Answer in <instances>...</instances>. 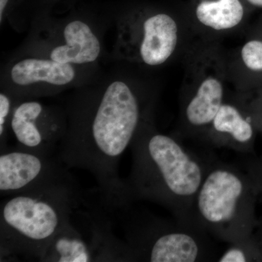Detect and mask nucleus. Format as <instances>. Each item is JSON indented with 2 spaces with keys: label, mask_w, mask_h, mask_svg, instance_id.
I'll return each mask as SVG.
<instances>
[{
  "label": "nucleus",
  "mask_w": 262,
  "mask_h": 262,
  "mask_svg": "<svg viewBox=\"0 0 262 262\" xmlns=\"http://www.w3.org/2000/svg\"><path fill=\"white\" fill-rule=\"evenodd\" d=\"M23 0H0V24L3 26L5 20L11 16Z\"/></svg>",
  "instance_id": "obj_19"
},
{
  "label": "nucleus",
  "mask_w": 262,
  "mask_h": 262,
  "mask_svg": "<svg viewBox=\"0 0 262 262\" xmlns=\"http://www.w3.org/2000/svg\"><path fill=\"white\" fill-rule=\"evenodd\" d=\"M61 160L15 148L0 155V192L10 196L56 189L77 188Z\"/></svg>",
  "instance_id": "obj_10"
},
{
  "label": "nucleus",
  "mask_w": 262,
  "mask_h": 262,
  "mask_svg": "<svg viewBox=\"0 0 262 262\" xmlns=\"http://www.w3.org/2000/svg\"><path fill=\"white\" fill-rule=\"evenodd\" d=\"M226 58L228 78L238 92L262 87V18L253 26L235 54Z\"/></svg>",
  "instance_id": "obj_14"
},
{
  "label": "nucleus",
  "mask_w": 262,
  "mask_h": 262,
  "mask_svg": "<svg viewBox=\"0 0 262 262\" xmlns=\"http://www.w3.org/2000/svg\"><path fill=\"white\" fill-rule=\"evenodd\" d=\"M258 192L247 173L210 159L193 203L191 225L229 244L247 238L256 226Z\"/></svg>",
  "instance_id": "obj_4"
},
{
  "label": "nucleus",
  "mask_w": 262,
  "mask_h": 262,
  "mask_svg": "<svg viewBox=\"0 0 262 262\" xmlns=\"http://www.w3.org/2000/svg\"><path fill=\"white\" fill-rule=\"evenodd\" d=\"M243 167L257 188L258 192H262V160H244Z\"/></svg>",
  "instance_id": "obj_18"
},
{
  "label": "nucleus",
  "mask_w": 262,
  "mask_h": 262,
  "mask_svg": "<svg viewBox=\"0 0 262 262\" xmlns=\"http://www.w3.org/2000/svg\"><path fill=\"white\" fill-rule=\"evenodd\" d=\"M187 29L173 13L162 8L137 7L116 20L113 56L119 61L160 67L182 50Z\"/></svg>",
  "instance_id": "obj_6"
},
{
  "label": "nucleus",
  "mask_w": 262,
  "mask_h": 262,
  "mask_svg": "<svg viewBox=\"0 0 262 262\" xmlns=\"http://www.w3.org/2000/svg\"><path fill=\"white\" fill-rule=\"evenodd\" d=\"M125 223V238L135 261H217L211 236L194 226L151 214H131Z\"/></svg>",
  "instance_id": "obj_7"
},
{
  "label": "nucleus",
  "mask_w": 262,
  "mask_h": 262,
  "mask_svg": "<svg viewBox=\"0 0 262 262\" xmlns=\"http://www.w3.org/2000/svg\"><path fill=\"white\" fill-rule=\"evenodd\" d=\"M39 261H95V254L91 241L70 222L53 237Z\"/></svg>",
  "instance_id": "obj_15"
},
{
  "label": "nucleus",
  "mask_w": 262,
  "mask_h": 262,
  "mask_svg": "<svg viewBox=\"0 0 262 262\" xmlns=\"http://www.w3.org/2000/svg\"><path fill=\"white\" fill-rule=\"evenodd\" d=\"M103 52L102 32L92 19L79 14L56 18L41 11L33 20L27 41L15 55L96 67Z\"/></svg>",
  "instance_id": "obj_8"
},
{
  "label": "nucleus",
  "mask_w": 262,
  "mask_h": 262,
  "mask_svg": "<svg viewBox=\"0 0 262 262\" xmlns=\"http://www.w3.org/2000/svg\"><path fill=\"white\" fill-rule=\"evenodd\" d=\"M46 1H48V2H57V1H59V0H46Z\"/></svg>",
  "instance_id": "obj_21"
},
{
  "label": "nucleus",
  "mask_w": 262,
  "mask_h": 262,
  "mask_svg": "<svg viewBox=\"0 0 262 262\" xmlns=\"http://www.w3.org/2000/svg\"><path fill=\"white\" fill-rule=\"evenodd\" d=\"M96 67H78L48 58L15 55L2 72V91L15 101L51 96L89 84Z\"/></svg>",
  "instance_id": "obj_9"
},
{
  "label": "nucleus",
  "mask_w": 262,
  "mask_h": 262,
  "mask_svg": "<svg viewBox=\"0 0 262 262\" xmlns=\"http://www.w3.org/2000/svg\"><path fill=\"white\" fill-rule=\"evenodd\" d=\"M67 126L66 113L29 99L15 102L10 122L17 148L48 156L59 146Z\"/></svg>",
  "instance_id": "obj_11"
},
{
  "label": "nucleus",
  "mask_w": 262,
  "mask_h": 262,
  "mask_svg": "<svg viewBox=\"0 0 262 262\" xmlns=\"http://www.w3.org/2000/svg\"><path fill=\"white\" fill-rule=\"evenodd\" d=\"M77 188L8 196L0 209V261L24 256L40 259L53 237L70 222Z\"/></svg>",
  "instance_id": "obj_3"
},
{
  "label": "nucleus",
  "mask_w": 262,
  "mask_h": 262,
  "mask_svg": "<svg viewBox=\"0 0 262 262\" xmlns=\"http://www.w3.org/2000/svg\"><path fill=\"white\" fill-rule=\"evenodd\" d=\"M245 1L252 6L262 8V0H245Z\"/></svg>",
  "instance_id": "obj_20"
},
{
  "label": "nucleus",
  "mask_w": 262,
  "mask_h": 262,
  "mask_svg": "<svg viewBox=\"0 0 262 262\" xmlns=\"http://www.w3.org/2000/svg\"><path fill=\"white\" fill-rule=\"evenodd\" d=\"M181 96L183 134L206 140L207 133L226 101L227 58L213 39H204L188 50Z\"/></svg>",
  "instance_id": "obj_5"
},
{
  "label": "nucleus",
  "mask_w": 262,
  "mask_h": 262,
  "mask_svg": "<svg viewBox=\"0 0 262 262\" xmlns=\"http://www.w3.org/2000/svg\"><path fill=\"white\" fill-rule=\"evenodd\" d=\"M256 127L239 101H225L208 129L205 141L217 147L228 148L247 154L253 149Z\"/></svg>",
  "instance_id": "obj_12"
},
{
  "label": "nucleus",
  "mask_w": 262,
  "mask_h": 262,
  "mask_svg": "<svg viewBox=\"0 0 262 262\" xmlns=\"http://www.w3.org/2000/svg\"><path fill=\"white\" fill-rule=\"evenodd\" d=\"M239 101L244 104L256 130L262 132V87L250 92H238Z\"/></svg>",
  "instance_id": "obj_16"
},
{
  "label": "nucleus",
  "mask_w": 262,
  "mask_h": 262,
  "mask_svg": "<svg viewBox=\"0 0 262 262\" xmlns=\"http://www.w3.org/2000/svg\"><path fill=\"white\" fill-rule=\"evenodd\" d=\"M80 89L66 113L58 160L93 174L108 208H128L132 201L119 163L142 122L155 113L156 94L124 75Z\"/></svg>",
  "instance_id": "obj_1"
},
{
  "label": "nucleus",
  "mask_w": 262,
  "mask_h": 262,
  "mask_svg": "<svg viewBox=\"0 0 262 262\" xmlns=\"http://www.w3.org/2000/svg\"><path fill=\"white\" fill-rule=\"evenodd\" d=\"M154 115L142 122L131 144L132 168L125 180L127 192L132 201L153 202L169 210L176 220L192 225L193 203L210 159L201 158L175 137L160 133Z\"/></svg>",
  "instance_id": "obj_2"
},
{
  "label": "nucleus",
  "mask_w": 262,
  "mask_h": 262,
  "mask_svg": "<svg viewBox=\"0 0 262 262\" xmlns=\"http://www.w3.org/2000/svg\"><path fill=\"white\" fill-rule=\"evenodd\" d=\"M191 18L194 31L206 35L205 39H213L242 28L246 10L242 0H195Z\"/></svg>",
  "instance_id": "obj_13"
},
{
  "label": "nucleus",
  "mask_w": 262,
  "mask_h": 262,
  "mask_svg": "<svg viewBox=\"0 0 262 262\" xmlns=\"http://www.w3.org/2000/svg\"><path fill=\"white\" fill-rule=\"evenodd\" d=\"M16 101L8 93H0V144L1 151L6 149L10 119Z\"/></svg>",
  "instance_id": "obj_17"
}]
</instances>
